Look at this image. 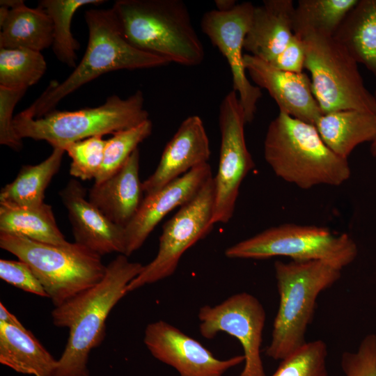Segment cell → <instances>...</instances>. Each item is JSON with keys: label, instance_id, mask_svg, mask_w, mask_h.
Returning <instances> with one entry per match:
<instances>
[{"label": "cell", "instance_id": "1", "mask_svg": "<svg viewBox=\"0 0 376 376\" xmlns=\"http://www.w3.org/2000/svg\"><path fill=\"white\" fill-rule=\"evenodd\" d=\"M140 263L119 254L107 265L103 279L52 312L54 325L69 329L54 376H90L91 351L104 340L111 311L127 293L129 283L142 271Z\"/></svg>", "mask_w": 376, "mask_h": 376}, {"label": "cell", "instance_id": "2", "mask_svg": "<svg viewBox=\"0 0 376 376\" xmlns=\"http://www.w3.org/2000/svg\"><path fill=\"white\" fill-rule=\"evenodd\" d=\"M84 17L88 41L81 61L62 82L52 81L43 93L21 111L25 116L38 118L46 115L55 110L66 96L107 72L149 69L169 63L132 45L125 38L112 8L89 9Z\"/></svg>", "mask_w": 376, "mask_h": 376}, {"label": "cell", "instance_id": "3", "mask_svg": "<svg viewBox=\"0 0 376 376\" xmlns=\"http://www.w3.org/2000/svg\"><path fill=\"white\" fill-rule=\"evenodd\" d=\"M264 157L277 177L304 189L340 186L351 176L347 159L328 148L314 125L281 111L267 127Z\"/></svg>", "mask_w": 376, "mask_h": 376}, {"label": "cell", "instance_id": "4", "mask_svg": "<svg viewBox=\"0 0 376 376\" xmlns=\"http://www.w3.org/2000/svg\"><path fill=\"white\" fill-rule=\"evenodd\" d=\"M126 40L169 63L200 65L205 50L182 0H118L112 7Z\"/></svg>", "mask_w": 376, "mask_h": 376}, {"label": "cell", "instance_id": "5", "mask_svg": "<svg viewBox=\"0 0 376 376\" xmlns=\"http://www.w3.org/2000/svg\"><path fill=\"white\" fill-rule=\"evenodd\" d=\"M274 267L280 301L265 353L282 360L307 343L317 298L340 279L341 269L320 260H277Z\"/></svg>", "mask_w": 376, "mask_h": 376}, {"label": "cell", "instance_id": "6", "mask_svg": "<svg viewBox=\"0 0 376 376\" xmlns=\"http://www.w3.org/2000/svg\"><path fill=\"white\" fill-rule=\"evenodd\" d=\"M0 247L29 265L54 307L94 286L106 272L102 256L75 242L56 245L0 232Z\"/></svg>", "mask_w": 376, "mask_h": 376}, {"label": "cell", "instance_id": "7", "mask_svg": "<svg viewBox=\"0 0 376 376\" xmlns=\"http://www.w3.org/2000/svg\"><path fill=\"white\" fill-rule=\"evenodd\" d=\"M143 93L138 90L127 98L116 95L98 107L75 111L53 110L33 118L22 112L14 116L13 126L20 139L45 141L53 148L130 128L149 119Z\"/></svg>", "mask_w": 376, "mask_h": 376}, {"label": "cell", "instance_id": "8", "mask_svg": "<svg viewBox=\"0 0 376 376\" xmlns=\"http://www.w3.org/2000/svg\"><path fill=\"white\" fill-rule=\"evenodd\" d=\"M357 255V245L348 234L322 226L295 224L270 227L225 250V256L229 258L285 256L295 261L320 260L341 270Z\"/></svg>", "mask_w": 376, "mask_h": 376}, {"label": "cell", "instance_id": "9", "mask_svg": "<svg viewBox=\"0 0 376 376\" xmlns=\"http://www.w3.org/2000/svg\"><path fill=\"white\" fill-rule=\"evenodd\" d=\"M304 68L322 114L346 109L376 113V100L365 86L358 63L334 37L310 33L303 38Z\"/></svg>", "mask_w": 376, "mask_h": 376}, {"label": "cell", "instance_id": "10", "mask_svg": "<svg viewBox=\"0 0 376 376\" xmlns=\"http://www.w3.org/2000/svg\"><path fill=\"white\" fill-rule=\"evenodd\" d=\"M214 200L212 176L192 200L164 224L156 256L129 283L128 292L166 279L175 272L185 252L212 230Z\"/></svg>", "mask_w": 376, "mask_h": 376}, {"label": "cell", "instance_id": "11", "mask_svg": "<svg viewBox=\"0 0 376 376\" xmlns=\"http://www.w3.org/2000/svg\"><path fill=\"white\" fill-rule=\"evenodd\" d=\"M246 123L239 97L232 90L224 97L219 106L221 146L218 169L213 177L214 224L228 223L233 217L241 184L255 166L246 143Z\"/></svg>", "mask_w": 376, "mask_h": 376}, {"label": "cell", "instance_id": "12", "mask_svg": "<svg viewBox=\"0 0 376 376\" xmlns=\"http://www.w3.org/2000/svg\"><path fill=\"white\" fill-rule=\"evenodd\" d=\"M198 317L203 337L212 339L225 332L240 341L244 366L238 376H266L260 355L266 313L256 297L247 292L233 295L219 304L203 306Z\"/></svg>", "mask_w": 376, "mask_h": 376}, {"label": "cell", "instance_id": "13", "mask_svg": "<svg viewBox=\"0 0 376 376\" xmlns=\"http://www.w3.org/2000/svg\"><path fill=\"white\" fill-rule=\"evenodd\" d=\"M254 7L251 2H242L228 11L214 9L203 15L201 23L203 33L228 63L233 90L239 97L246 123L254 119L257 104L262 97L260 88L253 85L246 76L243 53Z\"/></svg>", "mask_w": 376, "mask_h": 376}, {"label": "cell", "instance_id": "14", "mask_svg": "<svg viewBox=\"0 0 376 376\" xmlns=\"http://www.w3.org/2000/svg\"><path fill=\"white\" fill-rule=\"evenodd\" d=\"M143 343L155 359L173 368L180 376H223L244 361L243 354L217 358L200 342L163 320L147 325Z\"/></svg>", "mask_w": 376, "mask_h": 376}, {"label": "cell", "instance_id": "15", "mask_svg": "<svg viewBox=\"0 0 376 376\" xmlns=\"http://www.w3.org/2000/svg\"><path fill=\"white\" fill-rule=\"evenodd\" d=\"M212 177L211 166L206 163L145 195L136 214L124 228L125 255L129 257L138 250L169 212L192 200Z\"/></svg>", "mask_w": 376, "mask_h": 376}, {"label": "cell", "instance_id": "16", "mask_svg": "<svg viewBox=\"0 0 376 376\" xmlns=\"http://www.w3.org/2000/svg\"><path fill=\"white\" fill-rule=\"evenodd\" d=\"M59 196L68 211L75 242L100 256L111 253L125 255L124 228L113 223L86 198L81 182L70 180Z\"/></svg>", "mask_w": 376, "mask_h": 376}, {"label": "cell", "instance_id": "17", "mask_svg": "<svg viewBox=\"0 0 376 376\" xmlns=\"http://www.w3.org/2000/svg\"><path fill=\"white\" fill-rule=\"evenodd\" d=\"M244 61L251 79L256 86L268 91L279 111L315 125L322 113L313 94L311 79L305 73L280 70L249 54H244Z\"/></svg>", "mask_w": 376, "mask_h": 376}, {"label": "cell", "instance_id": "18", "mask_svg": "<svg viewBox=\"0 0 376 376\" xmlns=\"http://www.w3.org/2000/svg\"><path fill=\"white\" fill-rule=\"evenodd\" d=\"M210 155V141L202 119L197 115L187 117L166 145L153 173L142 182L145 195L208 163Z\"/></svg>", "mask_w": 376, "mask_h": 376}, {"label": "cell", "instance_id": "19", "mask_svg": "<svg viewBox=\"0 0 376 376\" xmlns=\"http://www.w3.org/2000/svg\"><path fill=\"white\" fill-rule=\"evenodd\" d=\"M139 150H135L123 166L88 191V200L115 224L125 228L144 198L139 178Z\"/></svg>", "mask_w": 376, "mask_h": 376}, {"label": "cell", "instance_id": "20", "mask_svg": "<svg viewBox=\"0 0 376 376\" xmlns=\"http://www.w3.org/2000/svg\"><path fill=\"white\" fill-rule=\"evenodd\" d=\"M295 8L292 0H265L261 6H255L244 49L272 62L294 35Z\"/></svg>", "mask_w": 376, "mask_h": 376}, {"label": "cell", "instance_id": "21", "mask_svg": "<svg viewBox=\"0 0 376 376\" xmlns=\"http://www.w3.org/2000/svg\"><path fill=\"white\" fill-rule=\"evenodd\" d=\"M0 5V48L41 52L52 45V20L42 8L22 0H1Z\"/></svg>", "mask_w": 376, "mask_h": 376}, {"label": "cell", "instance_id": "22", "mask_svg": "<svg viewBox=\"0 0 376 376\" xmlns=\"http://www.w3.org/2000/svg\"><path fill=\"white\" fill-rule=\"evenodd\" d=\"M0 363L33 376H54L58 360L26 328L0 322Z\"/></svg>", "mask_w": 376, "mask_h": 376}, {"label": "cell", "instance_id": "23", "mask_svg": "<svg viewBox=\"0 0 376 376\" xmlns=\"http://www.w3.org/2000/svg\"><path fill=\"white\" fill-rule=\"evenodd\" d=\"M324 143L337 155L347 159L359 144L376 136V113L356 109L322 114L314 125Z\"/></svg>", "mask_w": 376, "mask_h": 376}, {"label": "cell", "instance_id": "24", "mask_svg": "<svg viewBox=\"0 0 376 376\" xmlns=\"http://www.w3.org/2000/svg\"><path fill=\"white\" fill-rule=\"evenodd\" d=\"M333 37L376 77V0H359Z\"/></svg>", "mask_w": 376, "mask_h": 376}, {"label": "cell", "instance_id": "25", "mask_svg": "<svg viewBox=\"0 0 376 376\" xmlns=\"http://www.w3.org/2000/svg\"><path fill=\"white\" fill-rule=\"evenodd\" d=\"M0 232L56 245L69 242L56 224L52 206L45 203L34 206L0 203Z\"/></svg>", "mask_w": 376, "mask_h": 376}, {"label": "cell", "instance_id": "26", "mask_svg": "<svg viewBox=\"0 0 376 376\" xmlns=\"http://www.w3.org/2000/svg\"><path fill=\"white\" fill-rule=\"evenodd\" d=\"M65 150L53 148L48 157L36 165H24L16 178L0 191V203L34 206L42 204L45 192L58 172Z\"/></svg>", "mask_w": 376, "mask_h": 376}, {"label": "cell", "instance_id": "27", "mask_svg": "<svg viewBox=\"0 0 376 376\" xmlns=\"http://www.w3.org/2000/svg\"><path fill=\"white\" fill-rule=\"evenodd\" d=\"M359 0H299L293 17V33L300 38L310 33L333 37Z\"/></svg>", "mask_w": 376, "mask_h": 376}, {"label": "cell", "instance_id": "28", "mask_svg": "<svg viewBox=\"0 0 376 376\" xmlns=\"http://www.w3.org/2000/svg\"><path fill=\"white\" fill-rule=\"evenodd\" d=\"M102 0H41L38 6L49 15L53 29L52 50L56 58L70 68L77 66L79 42L71 31V23L76 11L87 5H100Z\"/></svg>", "mask_w": 376, "mask_h": 376}, {"label": "cell", "instance_id": "29", "mask_svg": "<svg viewBox=\"0 0 376 376\" xmlns=\"http://www.w3.org/2000/svg\"><path fill=\"white\" fill-rule=\"evenodd\" d=\"M47 63L40 52L0 48V86L27 89L44 75Z\"/></svg>", "mask_w": 376, "mask_h": 376}, {"label": "cell", "instance_id": "30", "mask_svg": "<svg viewBox=\"0 0 376 376\" xmlns=\"http://www.w3.org/2000/svg\"><path fill=\"white\" fill-rule=\"evenodd\" d=\"M152 123L148 119L128 129L118 131L106 140L104 159L94 183H100L119 170L138 148V146L150 136Z\"/></svg>", "mask_w": 376, "mask_h": 376}, {"label": "cell", "instance_id": "31", "mask_svg": "<svg viewBox=\"0 0 376 376\" xmlns=\"http://www.w3.org/2000/svg\"><path fill=\"white\" fill-rule=\"evenodd\" d=\"M327 346L322 340L307 342L281 360L272 376H328Z\"/></svg>", "mask_w": 376, "mask_h": 376}, {"label": "cell", "instance_id": "32", "mask_svg": "<svg viewBox=\"0 0 376 376\" xmlns=\"http://www.w3.org/2000/svg\"><path fill=\"white\" fill-rule=\"evenodd\" d=\"M95 136L66 145L63 149L72 159L69 173L82 180L95 179L104 159L106 140Z\"/></svg>", "mask_w": 376, "mask_h": 376}, {"label": "cell", "instance_id": "33", "mask_svg": "<svg viewBox=\"0 0 376 376\" xmlns=\"http://www.w3.org/2000/svg\"><path fill=\"white\" fill-rule=\"evenodd\" d=\"M344 376H376V334H369L356 352H345L341 357Z\"/></svg>", "mask_w": 376, "mask_h": 376}, {"label": "cell", "instance_id": "34", "mask_svg": "<svg viewBox=\"0 0 376 376\" xmlns=\"http://www.w3.org/2000/svg\"><path fill=\"white\" fill-rule=\"evenodd\" d=\"M26 90L0 86V144L15 151L22 149V139L17 136L13 126V111Z\"/></svg>", "mask_w": 376, "mask_h": 376}, {"label": "cell", "instance_id": "35", "mask_svg": "<svg viewBox=\"0 0 376 376\" xmlns=\"http://www.w3.org/2000/svg\"><path fill=\"white\" fill-rule=\"evenodd\" d=\"M0 278L22 290L42 297H48L33 270L22 260L1 259Z\"/></svg>", "mask_w": 376, "mask_h": 376}, {"label": "cell", "instance_id": "36", "mask_svg": "<svg viewBox=\"0 0 376 376\" xmlns=\"http://www.w3.org/2000/svg\"><path fill=\"white\" fill-rule=\"evenodd\" d=\"M305 58L304 40L294 34L285 49L269 63L284 71L301 73Z\"/></svg>", "mask_w": 376, "mask_h": 376}, {"label": "cell", "instance_id": "37", "mask_svg": "<svg viewBox=\"0 0 376 376\" xmlns=\"http://www.w3.org/2000/svg\"><path fill=\"white\" fill-rule=\"evenodd\" d=\"M0 322L19 328H25L20 321L13 314L10 313L1 302L0 303Z\"/></svg>", "mask_w": 376, "mask_h": 376}, {"label": "cell", "instance_id": "38", "mask_svg": "<svg viewBox=\"0 0 376 376\" xmlns=\"http://www.w3.org/2000/svg\"><path fill=\"white\" fill-rule=\"evenodd\" d=\"M237 3L234 0H216L214 4L216 10L221 12H226L233 9Z\"/></svg>", "mask_w": 376, "mask_h": 376}, {"label": "cell", "instance_id": "39", "mask_svg": "<svg viewBox=\"0 0 376 376\" xmlns=\"http://www.w3.org/2000/svg\"><path fill=\"white\" fill-rule=\"evenodd\" d=\"M375 98L376 100V91L374 94ZM370 153L373 157H376V136L374 140L371 142L370 144Z\"/></svg>", "mask_w": 376, "mask_h": 376}]
</instances>
